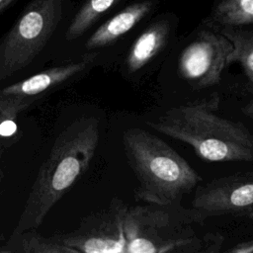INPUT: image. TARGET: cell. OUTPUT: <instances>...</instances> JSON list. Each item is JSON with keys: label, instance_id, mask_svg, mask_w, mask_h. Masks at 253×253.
I'll return each mask as SVG.
<instances>
[{"label": "cell", "instance_id": "1", "mask_svg": "<svg viewBox=\"0 0 253 253\" xmlns=\"http://www.w3.org/2000/svg\"><path fill=\"white\" fill-rule=\"evenodd\" d=\"M99 138L100 126L95 117L78 118L58 134L12 233L37 229L42 223L49 211L89 168Z\"/></svg>", "mask_w": 253, "mask_h": 253}, {"label": "cell", "instance_id": "2", "mask_svg": "<svg viewBox=\"0 0 253 253\" xmlns=\"http://www.w3.org/2000/svg\"><path fill=\"white\" fill-rule=\"evenodd\" d=\"M217 94L168 109L146 124L154 130L189 144L209 162L253 161V134L240 122L219 116Z\"/></svg>", "mask_w": 253, "mask_h": 253}, {"label": "cell", "instance_id": "12", "mask_svg": "<svg viewBox=\"0 0 253 253\" xmlns=\"http://www.w3.org/2000/svg\"><path fill=\"white\" fill-rule=\"evenodd\" d=\"M2 253H75V251L59 242L54 235L43 236L30 229L12 233L6 244L0 248Z\"/></svg>", "mask_w": 253, "mask_h": 253}, {"label": "cell", "instance_id": "16", "mask_svg": "<svg viewBox=\"0 0 253 253\" xmlns=\"http://www.w3.org/2000/svg\"><path fill=\"white\" fill-rule=\"evenodd\" d=\"M15 117L0 110V147L7 149L18 142L22 136Z\"/></svg>", "mask_w": 253, "mask_h": 253}, {"label": "cell", "instance_id": "9", "mask_svg": "<svg viewBox=\"0 0 253 253\" xmlns=\"http://www.w3.org/2000/svg\"><path fill=\"white\" fill-rule=\"evenodd\" d=\"M231 42L222 34L202 31L181 52L180 76L194 89L217 84L232 51Z\"/></svg>", "mask_w": 253, "mask_h": 253}, {"label": "cell", "instance_id": "11", "mask_svg": "<svg viewBox=\"0 0 253 253\" xmlns=\"http://www.w3.org/2000/svg\"><path fill=\"white\" fill-rule=\"evenodd\" d=\"M169 33L168 23L159 21L149 26L132 43L126 65L130 73L143 68L163 47Z\"/></svg>", "mask_w": 253, "mask_h": 253}, {"label": "cell", "instance_id": "14", "mask_svg": "<svg viewBox=\"0 0 253 253\" xmlns=\"http://www.w3.org/2000/svg\"><path fill=\"white\" fill-rule=\"evenodd\" d=\"M119 0H86L81 8L70 20L65 39L73 41L81 37L105 12H107Z\"/></svg>", "mask_w": 253, "mask_h": 253}, {"label": "cell", "instance_id": "15", "mask_svg": "<svg viewBox=\"0 0 253 253\" xmlns=\"http://www.w3.org/2000/svg\"><path fill=\"white\" fill-rule=\"evenodd\" d=\"M213 17L216 22L228 27L253 24V0H221Z\"/></svg>", "mask_w": 253, "mask_h": 253}, {"label": "cell", "instance_id": "13", "mask_svg": "<svg viewBox=\"0 0 253 253\" xmlns=\"http://www.w3.org/2000/svg\"><path fill=\"white\" fill-rule=\"evenodd\" d=\"M232 43L227 64L238 63L252 86V99L243 107L242 112L253 121V32L224 29L221 33Z\"/></svg>", "mask_w": 253, "mask_h": 253}, {"label": "cell", "instance_id": "17", "mask_svg": "<svg viewBox=\"0 0 253 253\" xmlns=\"http://www.w3.org/2000/svg\"><path fill=\"white\" fill-rule=\"evenodd\" d=\"M4 148L0 147V191L1 187L3 184V179H4V169H3V155H4Z\"/></svg>", "mask_w": 253, "mask_h": 253}, {"label": "cell", "instance_id": "18", "mask_svg": "<svg viewBox=\"0 0 253 253\" xmlns=\"http://www.w3.org/2000/svg\"><path fill=\"white\" fill-rule=\"evenodd\" d=\"M17 0H0V14L4 12L8 7H10Z\"/></svg>", "mask_w": 253, "mask_h": 253}, {"label": "cell", "instance_id": "5", "mask_svg": "<svg viewBox=\"0 0 253 253\" xmlns=\"http://www.w3.org/2000/svg\"><path fill=\"white\" fill-rule=\"evenodd\" d=\"M126 208L124 217L125 253L203 251L186 214L173 215L162 206Z\"/></svg>", "mask_w": 253, "mask_h": 253}, {"label": "cell", "instance_id": "6", "mask_svg": "<svg viewBox=\"0 0 253 253\" xmlns=\"http://www.w3.org/2000/svg\"><path fill=\"white\" fill-rule=\"evenodd\" d=\"M126 208L121 201L113 200L108 208L85 216L74 230L54 237L75 253H125Z\"/></svg>", "mask_w": 253, "mask_h": 253}, {"label": "cell", "instance_id": "7", "mask_svg": "<svg viewBox=\"0 0 253 253\" xmlns=\"http://www.w3.org/2000/svg\"><path fill=\"white\" fill-rule=\"evenodd\" d=\"M197 220L214 215H253V171L215 178L197 188L191 202Z\"/></svg>", "mask_w": 253, "mask_h": 253}, {"label": "cell", "instance_id": "8", "mask_svg": "<svg viewBox=\"0 0 253 253\" xmlns=\"http://www.w3.org/2000/svg\"><path fill=\"white\" fill-rule=\"evenodd\" d=\"M96 55V53L84 54L77 60L49 67L25 80L0 89V110L17 118L34 103L86 72L94 63Z\"/></svg>", "mask_w": 253, "mask_h": 253}, {"label": "cell", "instance_id": "4", "mask_svg": "<svg viewBox=\"0 0 253 253\" xmlns=\"http://www.w3.org/2000/svg\"><path fill=\"white\" fill-rule=\"evenodd\" d=\"M71 0H32L0 41V80L30 65L67 19Z\"/></svg>", "mask_w": 253, "mask_h": 253}, {"label": "cell", "instance_id": "10", "mask_svg": "<svg viewBox=\"0 0 253 253\" xmlns=\"http://www.w3.org/2000/svg\"><path fill=\"white\" fill-rule=\"evenodd\" d=\"M150 9L151 3L148 1L137 2L126 7L101 25L89 37L85 44L86 48L95 49L113 43L139 23Z\"/></svg>", "mask_w": 253, "mask_h": 253}, {"label": "cell", "instance_id": "3", "mask_svg": "<svg viewBox=\"0 0 253 253\" xmlns=\"http://www.w3.org/2000/svg\"><path fill=\"white\" fill-rule=\"evenodd\" d=\"M123 145L137 187L134 199L170 207L202 180L198 172L169 144L138 127L125 130Z\"/></svg>", "mask_w": 253, "mask_h": 253}]
</instances>
